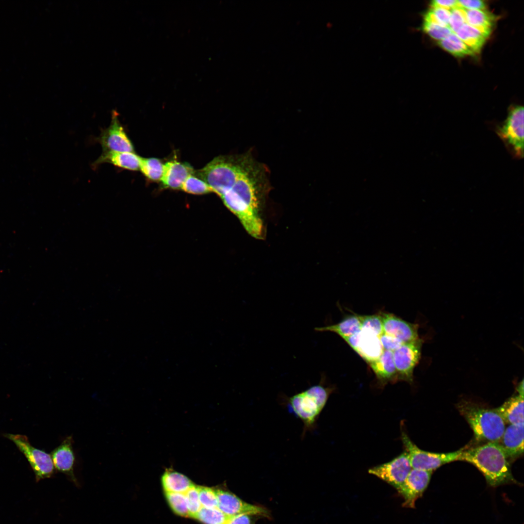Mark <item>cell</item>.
Masks as SVG:
<instances>
[{"label":"cell","mask_w":524,"mask_h":524,"mask_svg":"<svg viewBox=\"0 0 524 524\" xmlns=\"http://www.w3.org/2000/svg\"><path fill=\"white\" fill-rule=\"evenodd\" d=\"M458 460L474 465L491 487L518 483L512 475L510 461L499 442H487L469 449H463Z\"/></svg>","instance_id":"obj_1"},{"label":"cell","mask_w":524,"mask_h":524,"mask_svg":"<svg viewBox=\"0 0 524 524\" xmlns=\"http://www.w3.org/2000/svg\"><path fill=\"white\" fill-rule=\"evenodd\" d=\"M333 388L325 386L323 380L291 396H284V404L289 410L303 423L301 434L303 438L308 432L315 427L319 416L325 407Z\"/></svg>","instance_id":"obj_2"},{"label":"cell","mask_w":524,"mask_h":524,"mask_svg":"<svg viewBox=\"0 0 524 524\" xmlns=\"http://www.w3.org/2000/svg\"><path fill=\"white\" fill-rule=\"evenodd\" d=\"M457 408L472 429L478 442H499L506 423L495 409H489L469 400H461Z\"/></svg>","instance_id":"obj_3"},{"label":"cell","mask_w":524,"mask_h":524,"mask_svg":"<svg viewBox=\"0 0 524 524\" xmlns=\"http://www.w3.org/2000/svg\"><path fill=\"white\" fill-rule=\"evenodd\" d=\"M245 154L233 157H217L199 172L203 181L220 196L229 190L243 166Z\"/></svg>","instance_id":"obj_4"},{"label":"cell","mask_w":524,"mask_h":524,"mask_svg":"<svg viewBox=\"0 0 524 524\" xmlns=\"http://www.w3.org/2000/svg\"><path fill=\"white\" fill-rule=\"evenodd\" d=\"M496 132L513 156L524 155V107L515 105L509 110L506 120L496 127Z\"/></svg>","instance_id":"obj_5"},{"label":"cell","mask_w":524,"mask_h":524,"mask_svg":"<svg viewBox=\"0 0 524 524\" xmlns=\"http://www.w3.org/2000/svg\"><path fill=\"white\" fill-rule=\"evenodd\" d=\"M401 440L405 451L409 456L412 469L432 471L445 464L458 460L464 449L446 453L426 451L418 447L403 431L401 434Z\"/></svg>","instance_id":"obj_6"},{"label":"cell","mask_w":524,"mask_h":524,"mask_svg":"<svg viewBox=\"0 0 524 524\" xmlns=\"http://www.w3.org/2000/svg\"><path fill=\"white\" fill-rule=\"evenodd\" d=\"M3 436L12 441L24 454L34 472L37 481L50 478L54 475L55 469L51 456L33 447L26 436L10 433Z\"/></svg>","instance_id":"obj_7"},{"label":"cell","mask_w":524,"mask_h":524,"mask_svg":"<svg viewBox=\"0 0 524 524\" xmlns=\"http://www.w3.org/2000/svg\"><path fill=\"white\" fill-rule=\"evenodd\" d=\"M422 339L403 343L393 351V360L397 373V380L412 382L413 371L421 356Z\"/></svg>","instance_id":"obj_8"},{"label":"cell","mask_w":524,"mask_h":524,"mask_svg":"<svg viewBox=\"0 0 524 524\" xmlns=\"http://www.w3.org/2000/svg\"><path fill=\"white\" fill-rule=\"evenodd\" d=\"M411 469L408 453L404 451L392 460L369 469L368 473L397 490L403 484Z\"/></svg>","instance_id":"obj_9"},{"label":"cell","mask_w":524,"mask_h":524,"mask_svg":"<svg viewBox=\"0 0 524 524\" xmlns=\"http://www.w3.org/2000/svg\"><path fill=\"white\" fill-rule=\"evenodd\" d=\"M103 152H134L133 145L121 124L118 114L113 111L109 126L98 138Z\"/></svg>","instance_id":"obj_10"},{"label":"cell","mask_w":524,"mask_h":524,"mask_svg":"<svg viewBox=\"0 0 524 524\" xmlns=\"http://www.w3.org/2000/svg\"><path fill=\"white\" fill-rule=\"evenodd\" d=\"M432 471L411 469L403 484L397 489L404 501L403 506L415 508L416 501L427 487Z\"/></svg>","instance_id":"obj_11"},{"label":"cell","mask_w":524,"mask_h":524,"mask_svg":"<svg viewBox=\"0 0 524 524\" xmlns=\"http://www.w3.org/2000/svg\"><path fill=\"white\" fill-rule=\"evenodd\" d=\"M218 508L229 516L241 514L268 517V510L261 506L247 503L233 493L223 490H215Z\"/></svg>","instance_id":"obj_12"},{"label":"cell","mask_w":524,"mask_h":524,"mask_svg":"<svg viewBox=\"0 0 524 524\" xmlns=\"http://www.w3.org/2000/svg\"><path fill=\"white\" fill-rule=\"evenodd\" d=\"M383 332L400 340L403 343L414 341L419 338V326L406 321L392 313H380Z\"/></svg>","instance_id":"obj_13"},{"label":"cell","mask_w":524,"mask_h":524,"mask_svg":"<svg viewBox=\"0 0 524 524\" xmlns=\"http://www.w3.org/2000/svg\"><path fill=\"white\" fill-rule=\"evenodd\" d=\"M72 436L67 437L51 453L55 469L66 475L75 485H79L74 473L75 457Z\"/></svg>","instance_id":"obj_14"},{"label":"cell","mask_w":524,"mask_h":524,"mask_svg":"<svg viewBox=\"0 0 524 524\" xmlns=\"http://www.w3.org/2000/svg\"><path fill=\"white\" fill-rule=\"evenodd\" d=\"M518 394L511 397L495 410L505 423L509 425L524 424V383L517 387Z\"/></svg>","instance_id":"obj_15"},{"label":"cell","mask_w":524,"mask_h":524,"mask_svg":"<svg viewBox=\"0 0 524 524\" xmlns=\"http://www.w3.org/2000/svg\"><path fill=\"white\" fill-rule=\"evenodd\" d=\"M509 460L520 457L524 453V424L509 425L506 427L499 442Z\"/></svg>","instance_id":"obj_16"},{"label":"cell","mask_w":524,"mask_h":524,"mask_svg":"<svg viewBox=\"0 0 524 524\" xmlns=\"http://www.w3.org/2000/svg\"><path fill=\"white\" fill-rule=\"evenodd\" d=\"M192 172V169L186 164L176 161H170L164 164L161 180L165 187L181 189L183 183Z\"/></svg>","instance_id":"obj_17"},{"label":"cell","mask_w":524,"mask_h":524,"mask_svg":"<svg viewBox=\"0 0 524 524\" xmlns=\"http://www.w3.org/2000/svg\"><path fill=\"white\" fill-rule=\"evenodd\" d=\"M141 159L134 152H102L94 164L109 163L121 169L136 171L140 169Z\"/></svg>","instance_id":"obj_18"},{"label":"cell","mask_w":524,"mask_h":524,"mask_svg":"<svg viewBox=\"0 0 524 524\" xmlns=\"http://www.w3.org/2000/svg\"><path fill=\"white\" fill-rule=\"evenodd\" d=\"M383 350L378 336L360 330L355 352L368 364L378 358Z\"/></svg>","instance_id":"obj_19"},{"label":"cell","mask_w":524,"mask_h":524,"mask_svg":"<svg viewBox=\"0 0 524 524\" xmlns=\"http://www.w3.org/2000/svg\"><path fill=\"white\" fill-rule=\"evenodd\" d=\"M368 364L381 382L385 383L397 380L393 352L383 350L378 358Z\"/></svg>","instance_id":"obj_20"},{"label":"cell","mask_w":524,"mask_h":524,"mask_svg":"<svg viewBox=\"0 0 524 524\" xmlns=\"http://www.w3.org/2000/svg\"><path fill=\"white\" fill-rule=\"evenodd\" d=\"M314 330L318 332H334L343 339L360 331L361 322L359 315L352 314L346 316L337 324L316 327Z\"/></svg>","instance_id":"obj_21"},{"label":"cell","mask_w":524,"mask_h":524,"mask_svg":"<svg viewBox=\"0 0 524 524\" xmlns=\"http://www.w3.org/2000/svg\"><path fill=\"white\" fill-rule=\"evenodd\" d=\"M165 492L185 493L195 485L185 475L172 470H167L162 477Z\"/></svg>","instance_id":"obj_22"},{"label":"cell","mask_w":524,"mask_h":524,"mask_svg":"<svg viewBox=\"0 0 524 524\" xmlns=\"http://www.w3.org/2000/svg\"><path fill=\"white\" fill-rule=\"evenodd\" d=\"M455 33L475 53L480 51L487 38L478 30L467 23Z\"/></svg>","instance_id":"obj_23"},{"label":"cell","mask_w":524,"mask_h":524,"mask_svg":"<svg viewBox=\"0 0 524 524\" xmlns=\"http://www.w3.org/2000/svg\"><path fill=\"white\" fill-rule=\"evenodd\" d=\"M467 23L475 28L487 37L491 32L493 17L488 12L465 9Z\"/></svg>","instance_id":"obj_24"},{"label":"cell","mask_w":524,"mask_h":524,"mask_svg":"<svg viewBox=\"0 0 524 524\" xmlns=\"http://www.w3.org/2000/svg\"><path fill=\"white\" fill-rule=\"evenodd\" d=\"M443 49L457 57L471 55L475 52L455 33H451L444 39L438 41Z\"/></svg>","instance_id":"obj_25"},{"label":"cell","mask_w":524,"mask_h":524,"mask_svg":"<svg viewBox=\"0 0 524 524\" xmlns=\"http://www.w3.org/2000/svg\"><path fill=\"white\" fill-rule=\"evenodd\" d=\"M164 164L158 159H141L140 169L142 173L148 179L157 181L161 180L164 172Z\"/></svg>","instance_id":"obj_26"},{"label":"cell","mask_w":524,"mask_h":524,"mask_svg":"<svg viewBox=\"0 0 524 524\" xmlns=\"http://www.w3.org/2000/svg\"><path fill=\"white\" fill-rule=\"evenodd\" d=\"M230 517L224 513L218 508L202 507L196 519L204 524H227Z\"/></svg>","instance_id":"obj_27"},{"label":"cell","mask_w":524,"mask_h":524,"mask_svg":"<svg viewBox=\"0 0 524 524\" xmlns=\"http://www.w3.org/2000/svg\"><path fill=\"white\" fill-rule=\"evenodd\" d=\"M361 322V329L379 336L383 332L381 317L380 314L359 315Z\"/></svg>","instance_id":"obj_28"},{"label":"cell","mask_w":524,"mask_h":524,"mask_svg":"<svg viewBox=\"0 0 524 524\" xmlns=\"http://www.w3.org/2000/svg\"><path fill=\"white\" fill-rule=\"evenodd\" d=\"M181 189L186 193L195 195H202L213 192L212 188L204 181L192 175L187 178Z\"/></svg>","instance_id":"obj_29"},{"label":"cell","mask_w":524,"mask_h":524,"mask_svg":"<svg viewBox=\"0 0 524 524\" xmlns=\"http://www.w3.org/2000/svg\"><path fill=\"white\" fill-rule=\"evenodd\" d=\"M166 497L172 509L178 515L188 517V510L185 494L178 492H165Z\"/></svg>","instance_id":"obj_30"},{"label":"cell","mask_w":524,"mask_h":524,"mask_svg":"<svg viewBox=\"0 0 524 524\" xmlns=\"http://www.w3.org/2000/svg\"><path fill=\"white\" fill-rule=\"evenodd\" d=\"M451 10L431 7L424 16V21L441 26H448ZM449 27V26H448Z\"/></svg>","instance_id":"obj_31"},{"label":"cell","mask_w":524,"mask_h":524,"mask_svg":"<svg viewBox=\"0 0 524 524\" xmlns=\"http://www.w3.org/2000/svg\"><path fill=\"white\" fill-rule=\"evenodd\" d=\"M422 29L427 35L438 41L444 39L452 33L448 26H441L426 21H423Z\"/></svg>","instance_id":"obj_32"},{"label":"cell","mask_w":524,"mask_h":524,"mask_svg":"<svg viewBox=\"0 0 524 524\" xmlns=\"http://www.w3.org/2000/svg\"><path fill=\"white\" fill-rule=\"evenodd\" d=\"M184 494L186 498L189 516L196 519L202 508L199 498L198 486L194 485Z\"/></svg>","instance_id":"obj_33"},{"label":"cell","mask_w":524,"mask_h":524,"mask_svg":"<svg viewBox=\"0 0 524 524\" xmlns=\"http://www.w3.org/2000/svg\"><path fill=\"white\" fill-rule=\"evenodd\" d=\"M199 501L202 507L206 508H218V501L215 490L210 488L198 486Z\"/></svg>","instance_id":"obj_34"},{"label":"cell","mask_w":524,"mask_h":524,"mask_svg":"<svg viewBox=\"0 0 524 524\" xmlns=\"http://www.w3.org/2000/svg\"><path fill=\"white\" fill-rule=\"evenodd\" d=\"M467 23L465 9L459 6L451 10L448 26L452 33L456 32Z\"/></svg>","instance_id":"obj_35"},{"label":"cell","mask_w":524,"mask_h":524,"mask_svg":"<svg viewBox=\"0 0 524 524\" xmlns=\"http://www.w3.org/2000/svg\"><path fill=\"white\" fill-rule=\"evenodd\" d=\"M379 338L384 350L393 352L403 344L398 339L384 332L379 336Z\"/></svg>","instance_id":"obj_36"},{"label":"cell","mask_w":524,"mask_h":524,"mask_svg":"<svg viewBox=\"0 0 524 524\" xmlns=\"http://www.w3.org/2000/svg\"><path fill=\"white\" fill-rule=\"evenodd\" d=\"M458 5L466 10H485L486 4L481 0H459Z\"/></svg>","instance_id":"obj_37"},{"label":"cell","mask_w":524,"mask_h":524,"mask_svg":"<svg viewBox=\"0 0 524 524\" xmlns=\"http://www.w3.org/2000/svg\"><path fill=\"white\" fill-rule=\"evenodd\" d=\"M431 7L441 8L451 10L458 6L457 0H433L430 3Z\"/></svg>","instance_id":"obj_38"},{"label":"cell","mask_w":524,"mask_h":524,"mask_svg":"<svg viewBox=\"0 0 524 524\" xmlns=\"http://www.w3.org/2000/svg\"><path fill=\"white\" fill-rule=\"evenodd\" d=\"M250 516L247 514H241L231 516L227 524H252Z\"/></svg>","instance_id":"obj_39"}]
</instances>
